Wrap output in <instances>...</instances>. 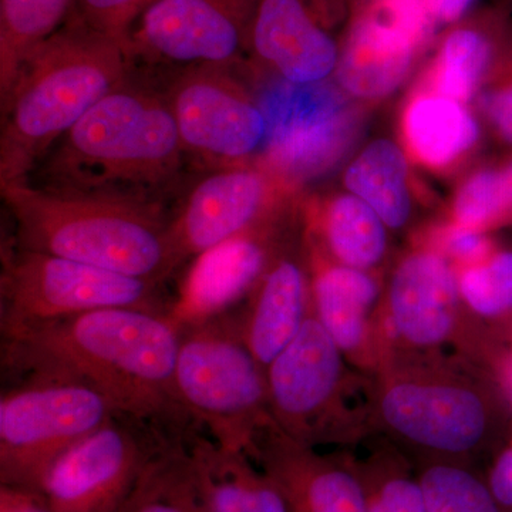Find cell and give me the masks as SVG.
Here are the masks:
<instances>
[{"label":"cell","instance_id":"1","mask_svg":"<svg viewBox=\"0 0 512 512\" xmlns=\"http://www.w3.org/2000/svg\"><path fill=\"white\" fill-rule=\"evenodd\" d=\"M180 342L171 313L103 309L2 335V365L23 382L92 387L121 416L183 436L190 417L175 389Z\"/></svg>","mask_w":512,"mask_h":512},{"label":"cell","instance_id":"2","mask_svg":"<svg viewBox=\"0 0 512 512\" xmlns=\"http://www.w3.org/2000/svg\"><path fill=\"white\" fill-rule=\"evenodd\" d=\"M192 167L164 90L131 73L47 151L25 181L57 194L167 211Z\"/></svg>","mask_w":512,"mask_h":512},{"label":"cell","instance_id":"3","mask_svg":"<svg viewBox=\"0 0 512 512\" xmlns=\"http://www.w3.org/2000/svg\"><path fill=\"white\" fill-rule=\"evenodd\" d=\"M130 76L124 43L69 15L0 100V185L28 180L47 151Z\"/></svg>","mask_w":512,"mask_h":512},{"label":"cell","instance_id":"4","mask_svg":"<svg viewBox=\"0 0 512 512\" xmlns=\"http://www.w3.org/2000/svg\"><path fill=\"white\" fill-rule=\"evenodd\" d=\"M16 247L62 256L161 285L181 264L170 212L130 202L57 194L28 181L0 185Z\"/></svg>","mask_w":512,"mask_h":512},{"label":"cell","instance_id":"5","mask_svg":"<svg viewBox=\"0 0 512 512\" xmlns=\"http://www.w3.org/2000/svg\"><path fill=\"white\" fill-rule=\"evenodd\" d=\"M175 389L194 424L231 450L248 453L272 421L265 370L228 313L181 326Z\"/></svg>","mask_w":512,"mask_h":512},{"label":"cell","instance_id":"6","mask_svg":"<svg viewBox=\"0 0 512 512\" xmlns=\"http://www.w3.org/2000/svg\"><path fill=\"white\" fill-rule=\"evenodd\" d=\"M160 285L8 244L2 251V335L103 309L171 313Z\"/></svg>","mask_w":512,"mask_h":512},{"label":"cell","instance_id":"7","mask_svg":"<svg viewBox=\"0 0 512 512\" xmlns=\"http://www.w3.org/2000/svg\"><path fill=\"white\" fill-rule=\"evenodd\" d=\"M117 416L84 384L30 380L8 390L0 400V485L42 491L56 461Z\"/></svg>","mask_w":512,"mask_h":512},{"label":"cell","instance_id":"8","mask_svg":"<svg viewBox=\"0 0 512 512\" xmlns=\"http://www.w3.org/2000/svg\"><path fill=\"white\" fill-rule=\"evenodd\" d=\"M235 66L177 70L164 89L178 136L194 167L205 170L249 164L265 146L268 119L239 82Z\"/></svg>","mask_w":512,"mask_h":512},{"label":"cell","instance_id":"9","mask_svg":"<svg viewBox=\"0 0 512 512\" xmlns=\"http://www.w3.org/2000/svg\"><path fill=\"white\" fill-rule=\"evenodd\" d=\"M258 0H160L124 42L131 67L237 66L248 55Z\"/></svg>","mask_w":512,"mask_h":512},{"label":"cell","instance_id":"10","mask_svg":"<svg viewBox=\"0 0 512 512\" xmlns=\"http://www.w3.org/2000/svg\"><path fill=\"white\" fill-rule=\"evenodd\" d=\"M497 399L454 376H402L384 387L379 413L399 439L440 456L473 454L494 433Z\"/></svg>","mask_w":512,"mask_h":512},{"label":"cell","instance_id":"11","mask_svg":"<svg viewBox=\"0 0 512 512\" xmlns=\"http://www.w3.org/2000/svg\"><path fill=\"white\" fill-rule=\"evenodd\" d=\"M177 439L128 417H114L50 468L43 481L53 512H117L148 463Z\"/></svg>","mask_w":512,"mask_h":512},{"label":"cell","instance_id":"12","mask_svg":"<svg viewBox=\"0 0 512 512\" xmlns=\"http://www.w3.org/2000/svg\"><path fill=\"white\" fill-rule=\"evenodd\" d=\"M423 0H370L350 20L335 77L353 100L379 101L409 76L434 26Z\"/></svg>","mask_w":512,"mask_h":512},{"label":"cell","instance_id":"13","mask_svg":"<svg viewBox=\"0 0 512 512\" xmlns=\"http://www.w3.org/2000/svg\"><path fill=\"white\" fill-rule=\"evenodd\" d=\"M342 353L309 312L295 339L266 369L272 421L292 440L313 447L328 437L342 386Z\"/></svg>","mask_w":512,"mask_h":512},{"label":"cell","instance_id":"14","mask_svg":"<svg viewBox=\"0 0 512 512\" xmlns=\"http://www.w3.org/2000/svg\"><path fill=\"white\" fill-rule=\"evenodd\" d=\"M285 86L281 104L262 107L268 119L269 160L284 177H315L332 168L353 146L360 128L359 111L339 86L326 82Z\"/></svg>","mask_w":512,"mask_h":512},{"label":"cell","instance_id":"15","mask_svg":"<svg viewBox=\"0 0 512 512\" xmlns=\"http://www.w3.org/2000/svg\"><path fill=\"white\" fill-rule=\"evenodd\" d=\"M346 18V0H258L248 55L295 86L335 76L343 39L335 29Z\"/></svg>","mask_w":512,"mask_h":512},{"label":"cell","instance_id":"16","mask_svg":"<svg viewBox=\"0 0 512 512\" xmlns=\"http://www.w3.org/2000/svg\"><path fill=\"white\" fill-rule=\"evenodd\" d=\"M274 184L251 164L207 171L185 192L171 217L181 264L255 227L269 210Z\"/></svg>","mask_w":512,"mask_h":512},{"label":"cell","instance_id":"17","mask_svg":"<svg viewBox=\"0 0 512 512\" xmlns=\"http://www.w3.org/2000/svg\"><path fill=\"white\" fill-rule=\"evenodd\" d=\"M247 454L278 485L289 512H369L360 470L319 456L274 421L258 431Z\"/></svg>","mask_w":512,"mask_h":512},{"label":"cell","instance_id":"18","mask_svg":"<svg viewBox=\"0 0 512 512\" xmlns=\"http://www.w3.org/2000/svg\"><path fill=\"white\" fill-rule=\"evenodd\" d=\"M460 286L443 255L420 251L404 258L389 286L393 330L407 345L434 348L456 328Z\"/></svg>","mask_w":512,"mask_h":512},{"label":"cell","instance_id":"19","mask_svg":"<svg viewBox=\"0 0 512 512\" xmlns=\"http://www.w3.org/2000/svg\"><path fill=\"white\" fill-rule=\"evenodd\" d=\"M194 261L173 309L181 326L228 313L239 299L254 292L272 262L256 237V225Z\"/></svg>","mask_w":512,"mask_h":512},{"label":"cell","instance_id":"20","mask_svg":"<svg viewBox=\"0 0 512 512\" xmlns=\"http://www.w3.org/2000/svg\"><path fill=\"white\" fill-rule=\"evenodd\" d=\"M183 443L207 512H289L278 485L245 451L222 447L192 429L184 434Z\"/></svg>","mask_w":512,"mask_h":512},{"label":"cell","instance_id":"21","mask_svg":"<svg viewBox=\"0 0 512 512\" xmlns=\"http://www.w3.org/2000/svg\"><path fill=\"white\" fill-rule=\"evenodd\" d=\"M247 315L239 319L244 342L262 369L295 339L309 315V286L302 262L272 259L254 289Z\"/></svg>","mask_w":512,"mask_h":512},{"label":"cell","instance_id":"22","mask_svg":"<svg viewBox=\"0 0 512 512\" xmlns=\"http://www.w3.org/2000/svg\"><path fill=\"white\" fill-rule=\"evenodd\" d=\"M512 29L500 16H485L454 26L441 40L433 69L434 92L466 104L490 76Z\"/></svg>","mask_w":512,"mask_h":512},{"label":"cell","instance_id":"23","mask_svg":"<svg viewBox=\"0 0 512 512\" xmlns=\"http://www.w3.org/2000/svg\"><path fill=\"white\" fill-rule=\"evenodd\" d=\"M407 150L431 170H444L466 157L480 138L476 117L460 101L420 94L403 117Z\"/></svg>","mask_w":512,"mask_h":512},{"label":"cell","instance_id":"24","mask_svg":"<svg viewBox=\"0 0 512 512\" xmlns=\"http://www.w3.org/2000/svg\"><path fill=\"white\" fill-rule=\"evenodd\" d=\"M346 191L365 201L390 229H400L413 212L406 151L390 138H376L346 165Z\"/></svg>","mask_w":512,"mask_h":512},{"label":"cell","instance_id":"25","mask_svg":"<svg viewBox=\"0 0 512 512\" xmlns=\"http://www.w3.org/2000/svg\"><path fill=\"white\" fill-rule=\"evenodd\" d=\"M376 298L372 275L350 266H326L312 284L315 315L346 355L356 353L365 343L367 316Z\"/></svg>","mask_w":512,"mask_h":512},{"label":"cell","instance_id":"26","mask_svg":"<svg viewBox=\"0 0 512 512\" xmlns=\"http://www.w3.org/2000/svg\"><path fill=\"white\" fill-rule=\"evenodd\" d=\"M72 5L73 0H0V99L37 47L62 28Z\"/></svg>","mask_w":512,"mask_h":512},{"label":"cell","instance_id":"27","mask_svg":"<svg viewBox=\"0 0 512 512\" xmlns=\"http://www.w3.org/2000/svg\"><path fill=\"white\" fill-rule=\"evenodd\" d=\"M322 229L338 265L369 271L386 255V224L365 201L348 191L330 198L323 210Z\"/></svg>","mask_w":512,"mask_h":512},{"label":"cell","instance_id":"28","mask_svg":"<svg viewBox=\"0 0 512 512\" xmlns=\"http://www.w3.org/2000/svg\"><path fill=\"white\" fill-rule=\"evenodd\" d=\"M117 512H207L192 480L183 437L161 448Z\"/></svg>","mask_w":512,"mask_h":512},{"label":"cell","instance_id":"29","mask_svg":"<svg viewBox=\"0 0 512 512\" xmlns=\"http://www.w3.org/2000/svg\"><path fill=\"white\" fill-rule=\"evenodd\" d=\"M419 483L427 512H500L490 487L451 461L424 468Z\"/></svg>","mask_w":512,"mask_h":512},{"label":"cell","instance_id":"30","mask_svg":"<svg viewBox=\"0 0 512 512\" xmlns=\"http://www.w3.org/2000/svg\"><path fill=\"white\" fill-rule=\"evenodd\" d=\"M458 227L485 231L512 218V195L504 168H484L467 178L453 201Z\"/></svg>","mask_w":512,"mask_h":512},{"label":"cell","instance_id":"31","mask_svg":"<svg viewBox=\"0 0 512 512\" xmlns=\"http://www.w3.org/2000/svg\"><path fill=\"white\" fill-rule=\"evenodd\" d=\"M458 286L461 298L481 318H511L512 251H494L483 262L466 266Z\"/></svg>","mask_w":512,"mask_h":512},{"label":"cell","instance_id":"32","mask_svg":"<svg viewBox=\"0 0 512 512\" xmlns=\"http://www.w3.org/2000/svg\"><path fill=\"white\" fill-rule=\"evenodd\" d=\"M369 512H427L419 478L397 467L362 471Z\"/></svg>","mask_w":512,"mask_h":512},{"label":"cell","instance_id":"33","mask_svg":"<svg viewBox=\"0 0 512 512\" xmlns=\"http://www.w3.org/2000/svg\"><path fill=\"white\" fill-rule=\"evenodd\" d=\"M157 2L160 0H73L70 15L124 43L137 19Z\"/></svg>","mask_w":512,"mask_h":512},{"label":"cell","instance_id":"34","mask_svg":"<svg viewBox=\"0 0 512 512\" xmlns=\"http://www.w3.org/2000/svg\"><path fill=\"white\" fill-rule=\"evenodd\" d=\"M444 249L451 258L467 266L483 262L493 254V244L483 231L458 227L448 229L443 238Z\"/></svg>","mask_w":512,"mask_h":512},{"label":"cell","instance_id":"35","mask_svg":"<svg viewBox=\"0 0 512 512\" xmlns=\"http://www.w3.org/2000/svg\"><path fill=\"white\" fill-rule=\"evenodd\" d=\"M510 76L498 89L485 94L481 107L497 136L512 147V70Z\"/></svg>","mask_w":512,"mask_h":512},{"label":"cell","instance_id":"36","mask_svg":"<svg viewBox=\"0 0 512 512\" xmlns=\"http://www.w3.org/2000/svg\"><path fill=\"white\" fill-rule=\"evenodd\" d=\"M0 512H53V510L42 491L0 485Z\"/></svg>","mask_w":512,"mask_h":512},{"label":"cell","instance_id":"37","mask_svg":"<svg viewBox=\"0 0 512 512\" xmlns=\"http://www.w3.org/2000/svg\"><path fill=\"white\" fill-rule=\"evenodd\" d=\"M488 487L498 504L512 507V447L505 448L498 456Z\"/></svg>","mask_w":512,"mask_h":512},{"label":"cell","instance_id":"38","mask_svg":"<svg viewBox=\"0 0 512 512\" xmlns=\"http://www.w3.org/2000/svg\"><path fill=\"white\" fill-rule=\"evenodd\" d=\"M423 2L426 3L434 22L454 23L466 15L474 0H423Z\"/></svg>","mask_w":512,"mask_h":512}]
</instances>
